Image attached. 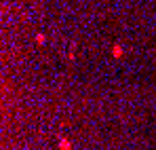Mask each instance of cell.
I'll return each instance as SVG.
<instances>
[{
  "label": "cell",
  "mask_w": 156,
  "mask_h": 150,
  "mask_svg": "<svg viewBox=\"0 0 156 150\" xmlns=\"http://www.w3.org/2000/svg\"><path fill=\"white\" fill-rule=\"evenodd\" d=\"M112 55H114L116 59H120V57L125 55V49H122V45H114V47H112Z\"/></svg>",
  "instance_id": "6da1fadb"
},
{
  "label": "cell",
  "mask_w": 156,
  "mask_h": 150,
  "mask_svg": "<svg viewBox=\"0 0 156 150\" xmlns=\"http://www.w3.org/2000/svg\"><path fill=\"white\" fill-rule=\"evenodd\" d=\"M59 150H72V142L68 137H59Z\"/></svg>",
  "instance_id": "7a4b0ae2"
},
{
  "label": "cell",
  "mask_w": 156,
  "mask_h": 150,
  "mask_svg": "<svg viewBox=\"0 0 156 150\" xmlns=\"http://www.w3.org/2000/svg\"><path fill=\"white\" fill-rule=\"evenodd\" d=\"M36 42H38V45H44V42H47L44 34H36Z\"/></svg>",
  "instance_id": "3957f363"
}]
</instances>
